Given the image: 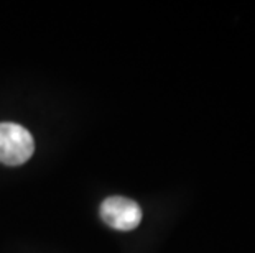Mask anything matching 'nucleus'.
<instances>
[{"label": "nucleus", "instance_id": "nucleus-1", "mask_svg": "<svg viewBox=\"0 0 255 253\" xmlns=\"http://www.w3.org/2000/svg\"><path fill=\"white\" fill-rule=\"evenodd\" d=\"M35 142L31 133L18 123H0V163L18 166L31 158Z\"/></svg>", "mask_w": 255, "mask_h": 253}, {"label": "nucleus", "instance_id": "nucleus-2", "mask_svg": "<svg viewBox=\"0 0 255 253\" xmlns=\"http://www.w3.org/2000/svg\"><path fill=\"white\" fill-rule=\"evenodd\" d=\"M101 219L112 229L128 232L142 222V209L132 199L112 196L101 204Z\"/></svg>", "mask_w": 255, "mask_h": 253}]
</instances>
